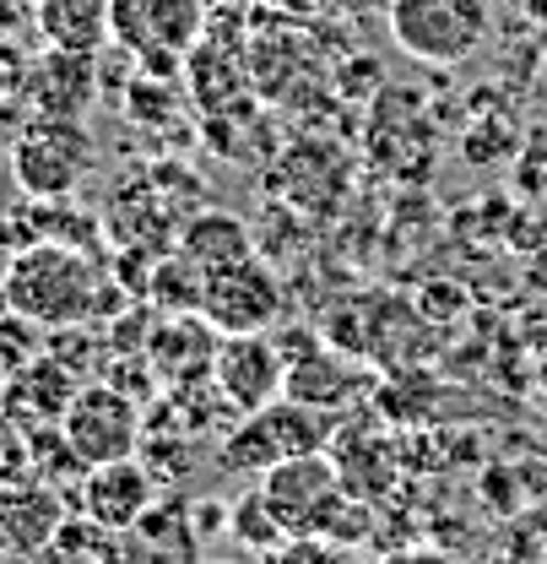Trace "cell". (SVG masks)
I'll return each mask as SVG.
<instances>
[{
	"label": "cell",
	"instance_id": "cell-1",
	"mask_svg": "<svg viewBox=\"0 0 547 564\" xmlns=\"http://www.w3.org/2000/svg\"><path fill=\"white\" fill-rule=\"evenodd\" d=\"M0 282H6V304L17 315L39 321L44 332L81 326V321L92 326L109 310H120V299H125L92 250L55 245V239H39V245L11 250V261L0 267Z\"/></svg>",
	"mask_w": 547,
	"mask_h": 564
},
{
	"label": "cell",
	"instance_id": "cell-2",
	"mask_svg": "<svg viewBox=\"0 0 547 564\" xmlns=\"http://www.w3.org/2000/svg\"><path fill=\"white\" fill-rule=\"evenodd\" d=\"M211 0H109V44H120L141 76L174 82L206 39Z\"/></svg>",
	"mask_w": 547,
	"mask_h": 564
},
{
	"label": "cell",
	"instance_id": "cell-3",
	"mask_svg": "<svg viewBox=\"0 0 547 564\" xmlns=\"http://www.w3.org/2000/svg\"><path fill=\"white\" fill-rule=\"evenodd\" d=\"M331 440V413L326 408H309L298 397H276L255 413H239V423L222 434V451L217 462L228 473H244V478H261L266 467L287 462V456H304V451H326Z\"/></svg>",
	"mask_w": 547,
	"mask_h": 564
},
{
	"label": "cell",
	"instance_id": "cell-4",
	"mask_svg": "<svg viewBox=\"0 0 547 564\" xmlns=\"http://www.w3.org/2000/svg\"><path fill=\"white\" fill-rule=\"evenodd\" d=\"M391 39L417 66H461L493 33V0H391Z\"/></svg>",
	"mask_w": 547,
	"mask_h": 564
},
{
	"label": "cell",
	"instance_id": "cell-5",
	"mask_svg": "<svg viewBox=\"0 0 547 564\" xmlns=\"http://www.w3.org/2000/svg\"><path fill=\"white\" fill-rule=\"evenodd\" d=\"M98 169V141L81 120L33 115L11 141V185L22 196H76L81 180Z\"/></svg>",
	"mask_w": 547,
	"mask_h": 564
},
{
	"label": "cell",
	"instance_id": "cell-6",
	"mask_svg": "<svg viewBox=\"0 0 547 564\" xmlns=\"http://www.w3.org/2000/svg\"><path fill=\"white\" fill-rule=\"evenodd\" d=\"M261 494L272 505V516L282 521L287 538H326L331 521L342 516V505L352 499L342 484V467L326 451H304L287 456L261 473Z\"/></svg>",
	"mask_w": 547,
	"mask_h": 564
},
{
	"label": "cell",
	"instance_id": "cell-7",
	"mask_svg": "<svg viewBox=\"0 0 547 564\" xmlns=\"http://www.w3.org/2000/svg\"><path fill=\"white\" fill-rule=\"evenodd\" d=\"M61 434L76 451L81 467H98V462H120V456H136L141 451V408L131 391H120L114 380H81L76 397H70Z\"/></svg>",
	"mask_w": 547,
	"mask_h": 564
},
{
	"label": "cell",
	"instance_id": "cell-8",
	"mask_svg": "<svg viewBox=\"0 0 547 564\" xmlns=\"http://www.w3.org/2000/svg\"><path fill=\"white\" fill-rule=\"evenodd\" d=\"M206 326L217 337H244V332H272L282 321V278L261 256H244L233 267H217L201 278V304H196Z\"/></svg>",
	"mask_w": 547,
	"mask_h": 564
},
{
	"label": "cell",
	"instance_id": "cell-9",
	"mask_svg": "<svg viewBox=\"0 0 547 564\" xmlns=\"http://www.w3.org/2000/svg\"><path fill=\"white\" fill-rule=\"evenodd\" d=\"M98 560L103 564H206L190 499H179V494L152 499V510L141 516L136 527L103 538V554Z\"/></svg>",
	"mask_w": 547,
	"mask_h": 564
},
{
	"label": "cell",
	"instance_id": "cell-10",
	"mask_svg": "<svg viewBox=\"0 0 547 564\" xmlns=\"http://www.w3.org/2000/svg\"><path fill=\"white\" fill-rule=\"evenodd\" d=\"M211 386L228 402V413H255L287 391V364L266 332H244V337H222L211 358Z\"/></svg>",
	"mask_w": 547,
	"mask_h": 564
},
{
	"label": "cell",
	"instance_id": "cell-11",
	"mask_svg": "<svg viewBox=\"0 0 547 564\" xmlns=\"http://www.w3.org/2000/svg\"><path fill=\"white\" fill-rule=\"evenodd\" d=\"M17 93L28 98L33 115H55V120H81L98 98V55H76V50H50L22 66Z\"/></svg>",
	"mask_w": 547,
	"mask_h": 564
},
{
	"label": "cell",
	"instance_id": "cell-12",
	"mask_svg": "<svg viewBox=\"0 0 547 564\" xmlns=\"http://www.w3.org/2000/svg\"><path fill=\"white\" fill-rule=\"evenodd\" d=\"M61 521H66V499L50 484H39V478L6 484L0 478V560H39V554H50Z\"/></svg>",
	"mask_w": 547,
	"mask_h": 564
},
{
	"label": "cell",
	"instance_id": "cell-13",
	"mask_svg": "<svg viewBox=\"0 0 547 564\" xmlns=\"http://www.w3.org/2000/svg\"><path fill=\"white\" fill-rule=\"evenodd\" d=\"M157 499V478L141 467L136 456H120V462H98L81 473V516L98 521L103 532H125L136 527L141 516L152 510Z\"/></svg>",
	"mask_w": 547,
	"mask_h": 564
},
{
	"label": "cell",
	"instance_id": "cell-14",
	"mask_svg": "<svg viewBox=\"0 0 547 564\" xmlns=\"http://www.w3.org/2000/svg\"><path fill=\"white\" fill-rule=\"evenodd\" d=\"M76 386H81L76 369H66L55 352H39L28 369H17V375L0 380V419L22 423V429L61 423L70 408V397H76Z\"/></svg>",
	"mask_w": 547,
	"mask_h": 564
},
{
	"label": "cell",
	"instance_id": "cell-15",
	"mask_svg": "<svg viewBox=\"0 0 547 564\" xmlns=\"http://www.w3.org/2000/svg\"><path fill=\"white\" fill-rule=\"evenodd\" d=\"M174 250L196 267V272H217V267H233V261H244V256H255V234H250V223L244 217H233V212H196V217H185V228H179V239H174Z\"/></svg>",
	"mask_w": 547,
	"mask_h": 564
},
{
	"label": "cell",
	"instance_id": "cell-16",
	"mask_svg": "<svg viewBox=\"0 0 547 564\" xmlns=\"http://www.w3.org/2000/svg\"><path fill=\"white\" fill-rule=\"evenodd\" d=\"M217 343H222V337L206 326L201 315H196V321H190V315H179V321H168V326H157V332H152V343H146V364H152V375H163V380L185 386V380L211 375Z\"/></svg>",
	"mask_w": 547,
	"mask_h": 564
},
{
	"label": "cell",
	"instance_id": "cell-17",
	"mask_svg": "<svg viewBox=\"0 0 547 564\" xmlns=\"http://www.w3.org/2000/svg\"><path fill=\"white\" fill-rule=\"evenodd\" d=\"M33 33L50 50L103 55V44H109V0H33Z\"/></svg>",
	"mask_w": 547,
	"mask_h": 564
},
{
	"label": "cell",
	"instance_id": "cell-18",
	"mask_svg": "<svg viewBox=\"0 0 547 564\" xmlns=\"http://www.w3.org/2000/svg\"><path fill=\"white\" fill-rule=\"evenodd\" d=\"M228 532H233L239 543H250L255 554H266V549H276V543L287 538L282 521L272 516V505H266V494H261V484L244 489L233 505H228Z\"/></svg>",
	"mask_w": 547,
	"mask_h": 564
},
{
	"label": "cell",
	"instance_id": "cell-19",
	"mask_svg": "<svg viewBox=\"0 0 547 564\" xmlns=\"http://www.w3.org/2000/svg\"><path fill=\"white\" fill-rule=\"evenodd\" d=\"M44 343H50V332H44L39 321L6 310V321H0V380L17 375V369H28V364L44 352Z\"/></svg>",
	"mask_w": 547,
	"mask_h": 564
},
{
	"label": "cell",
	"instance_id": "cell-20",
	"mask_svg": "<svg viewBox=\"0 0 547 564\" xmlns=\"http://www.w3.org/2000/svg\"><path fill=\"white\" fill-rule=\"evenodd\" d=\"M152 299L168 304V310H196V304H201V272L174 250V256L157 261V272H152Z\"/></svg>",
	"mask_w": 547,
	"mask_h": 564
},
{
	"label": "cell",
	"instance_id": "cell-21",
	"mask_svg": "<svg viewBox=\"0 0 547 564\" xmlns=\"http://www.w3.org/2000/svg\"><path fill=\"white\" fill-rule=\"evenodd\" d=\"M261 564H358L347 543H331V538H282L276 549L261 554Z\"/></svg>",
	"mask_w": 547,
	"mask_h": 564
},
{
	"label": "cell",
	"instance_id": "cell-22",
	"mask_svg": "<svg viewBox=\"0 0 547 564\" xmlns=\"http://www.w3.org/2000/svg\"><path fill=\"white\" fill-rule=\"evenodd\" d=\"M28 22H33V0H0V44H6V33L11 39L28 33Z\"/></svg>",
	"mask_w": 547,
	"mask_h": 564
},
{
	"label": "cell",
	"instance_id": "cell-23",
	"mask_svg": "<svg viewBox=\"0 0 547 564\" xmlns=\"http://www.w3.org/2000/svg\"><path fill=\"white\" fill-rule=\"evenodd\" d=\"M190 516H196V532H217L222 516H228V505H217V499H190Z\"/></svg>",
	"mask_w": 547,
	"mask_h": 564
},
{
	"label": "cell",
	"instance_id": "cell-24",
	"mask_svg": "<svg viewBox=\"0 0 547 564\" xmlns=\"http://www.w3.org/2000/svg\"><path fill=\"white\" fill-rule=\"evenodd\" d=\"M17 76H22V66H17V61H11V55L0 50V98H6V93L17 87Z\"/></svg>",
	"mask_w": 547,
	"mask_h": 564
},
{
	"label": "cell",
	"instance_id": "cell-25",
	"mask_svg": "<svg viewBox=\"0 0 547 564\" xmlns=\"http://www.w3.org/2000/svg\"><path fill=\"white\" fill-rule=\"evenodd\" d=\"M385 564H450V560H439V554H396V560H385Z\"/></svg>",
	"mask_w": 547,
	"mask_h": 564
},
{
	"label": "cell",
	"instance_id": "cell-26",
	"mask_svg": "<svg viewBox=\"0 0 547 564\" xmlns=\"http://www.w3.org/2000/svg\"><path fill=\"white\" fill-rule=\"evenodd\" d=\"M6 310H11V304H6V282H0V321H6Z\"/></svg>",
	"mask_w": 547,
	"mask_h": 564
},
{
	"label": "cell",
	"instance_id": "cell-27",
	"mask_svg": "<svg viewBox=\"0 0 547 564\" xmlns=\"http://www.w3.org/2000/svg\"><path fill=\"white\" fill-rule=\"evenodd\" d=\"M206 564H228V560H206Z\"/></svg>",
	"mask_w": 547,
	"mask_h": 564
},
{
	"label": "cell",
	"instance_id": "cell-28",
	"mask_svg": "<svg viewBox=\"0 0 547 564\" xmlns=\"http://www.w3.org/2000/svg\"><path fill=\"white\" fill-rule=\"evenodd\" d=\"M87 564H103V560H87Z\"/></svg>",
	"mask_w": 547,
	"mask_h": 564
}]
</instances>
